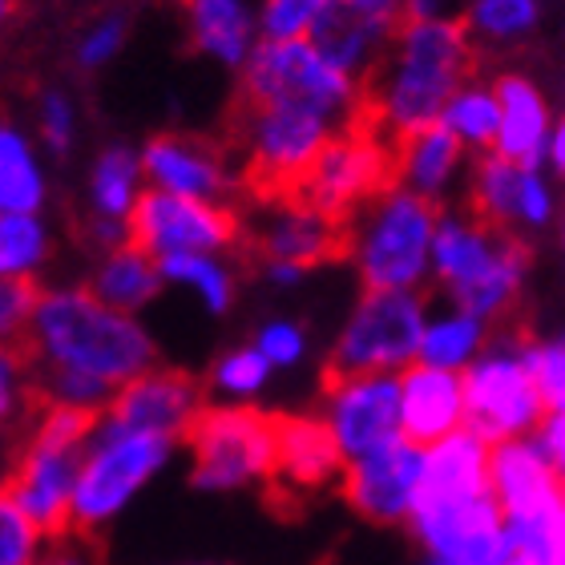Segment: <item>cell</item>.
I'll list each match as a JSON object with an SVG mask.
<instances>
[{
	"label": "cell",
	"mask_w": 565,
	"mask_h": 565,
	"mask_svg": "<svg viewBox=\"0 0 565 565\" xmlns=\"http://www.w3.org/2000/svg\"><path fill=\"white\" fill-rule=\"evenodd\" d=\"M263 218L243 247L263 267H295V271H316L323 263L348 259V223H335L328 214H316L295 202L263 206Z\"/></svg>",
	"instance_id": "16"
},
{
	"label": "cell",
	"mask_w": 565,
	"mask_h": 565,
	"mask_svg": "<svg viewBox=\"0 0 565 565\" xmlns=\"http://www.w3.org/2000/svg\"><path fill=\"white\" fill-rule=\"evenodd\" d=\"M533 250L530 238L509 235L484 223L469 206H445L436 226L433 282L448 303L469 307L472 316L505 328L530 287Z\"/></svg>",
	"instance_id": "3"
},
{
	"label": "cell",
	"mask_w": 565,
	"mask_h": 565,
	"mask_svg": "<svg viewBox=\"0 0 565 565\" xmlns=\"http://www.w3.org/2000/svg\"><path fill=\"white\" fill-rule=\"evenodd\" d=\"M428 311V291H360L352 316L331 343L323 380L404 376L413 364H420Z\"/></svg>",
	"instance_id": "8"
},
{
	"label": "cell",
	"mask_w": 565,
	"mask_h": 565,
	"mask_svg": "<svg viewBox=\"0 0 565 565\" xmlns=\"http://www.w3.org/2000/svg\"><path fill=\"white\" fill-rule=\"evenodd\" d=\"M360 17H367V21L384 24V29H401L404 21H408V4L413 0H348Z\"/></svg>",
	"instance_id": "43"
},
{
	"label": "cell",
	"mask_w": 565,
	"mask_h": 565,
	"mask_svg": "<svg viewBox=\"0 0 565 565\" xmlns=\"http://www.w3.org/2000/svg\"><path fill=\"white\" fill-rule=\"evenodd\" d=\"M392 36L396 29H384V24L367 21L348 4V0H328V9L319 17L316 33H311V45L323 53V57L343 70L355 82H367L372 73L380 70L384 53L392 49Z\"/></svg>",
	"instance_id": "24"
},
{
	"label": "cell",
	"mask_w": 565,
	"mask_h": 565,
	"mask_svg": "<svg viewBox=\"0 0 565 565\" xmlns=\"http://www.w3.org/2000/svg\"><path fill=\"white\" fill-rule=\"evenodd\" d=\"M190 445V481L202 493H238L250 484L275 481L279 460V416L250 404L202 408Z\"/></svg>",
	"instance_id": "9"
},
{
	"label": "cell",
	"mask_w": 565,
	"mask_h": 565,
	"mask_svg": "<svg viewBox=\"0 0 565 565\" xmlns=\"http://www.w3.org/2000/svg\"><path fill=\"white\" fill-rule=\"evenodd\" d=\"M21 360L24 367H70L126 388L153 367V343L126 311L102 303L94 291H61L41 295Z\"/></svg>",
	"instance_id": "2"
},
{
	"label": "cell",
	"mask_w": 565,
	"mask_h": 565,
	"mask_svg": "<svg viewBox=\"0 0 565 565\" xmlns=\"http://www.w3.org/2000/svg\"><path fill=\"white\" fill-rule=\"evenodd\" d=\"M452 138L472 153H493L497 150V134H501V97H497V85L489 77H472L452 94V102L445 106V118H440Z\"/></svg>",
	"instance_id": "28"
},
{
	"label": "cell",
	"mask_w": 565,
	"mask_h": 565,
	"mask_svg": "<svg viewBox=\"0 0 565 565\" xmlns=\"http://www.w3.org/2000/svg\"><path fill=\"white\" fill-rule=\"evenodd\" d=\"M235 97L250 106L311 109L340 130L364 121V82L335 70L311 41H259Z\"/></svg>",
	"instance_id": "6"
},
{
	"label": "cell",
	"mask_w": 565,
	"mask_h": 565,
	"mask_svg": "<svg viewBox=\"0 0 565 565\" xmlns=\"http://www.w3.org/2000/svg\"><path fill=\"white\" fill-rule=\"evenodd\" d=\"M271 372L275 367L267 364V355L250 343V348H238V352L223 355V360L214 364L211 384H214V392H223L231 401H247V396L263 392V384L271 380Z\"/></svg>",
	"instance_id": "36"
},
{
	"label": "cell",
	"mask_w": 565,
	"mask_h": 565,
	"mask_svg": "<svg viewBox=\"0 0 565 565\" xmlns=\"http://www.w3.org/2000/svg\"><path fill=\"white\" fill-rule=\"evenodd\" d=\"M118 45H121V21H106L102 29H94V36L82 45V61L85 65H102Z\"/></svg>",
	"instance_id": "44"
},
{
	"label": "cell",
	"mask_w": 565,
	"mask_h": 565,
	"mask_svg": "<svg viewBox=\"0 0 565 565\" xmlns=\"http://www.w3.org/2000/svg\"><path fill=\"white\" fill-rule=\"evenodd\" d=\"M29 404V367L21 355L0 352V424L12 420Z\"/></svg>",
	"instance_id": "40"
},
{
	"label": "cell",
	"mask_w": 565,
	"mask_h": 565,
	"mask_svg": "<svg viewBox=\"0 0 565 565\" xmlns=\"http://www.w3.org/2000/svg\"><path fill=\"white\" fill-rule=\"evenodd\" d=\"M247 238L243 214L226 202H202L150 190L134 202L126 223V247L150 255L153 263L170 255H218Z\"/></svg>",
	"instance_id": "12"
},
{
	"label": "cell",
	"mask_w": 565,
	"mask_h": 565,
	"mask_svg": "<svg viewBox=\"0 0 565 565\" xmlns=\"http://www.w3.org/2000/svg\"><path fill=\"white\" fill-rule=\"evenodd\" d=\"M493 85L501 97V134H497L493 153L521 166H545V146H550L557 118L542 85L530 73H501L493 77Z\"/></svg>",
	"instance_id": "22"
},
{
	"label": "cell",
	"mask_w": 565,
	"mask_h": 565,
	"mask_svg": "<svg viewBox=\"0 0 565 565\" xmlns=\"http://www.w3.org/2000/svg\"><path fill=\"white\" fill-rule=\"evenodd\" d=\"M392 182H396V150H392V141L360 121V126H348V130H340L323 146V153L299 178V186L291 190V199L282 202L328 214L335 223H352L355 214L364 211L380 190H388Z\"/></svg>",
	"instance_id": "11"
},
{
	"label": "cell",
	"mask_w": 565,
	"mask_h": 565,
	"mask_svg": "<svg viewBox=\"0 0 565 565\" xmlns=\"http://www.w3.org/2000/svg\"><path fill=\"white\" fill-rule=\"evenodd\" d=\"M202 408H206V401H202L199 380L186 376V372H170V367H150L138 380H130L126 388H118L106 420L126 428V433L186 440Z\"/></svg>",
	"instance_id": "17"
},
{
	"label": "cell",
	"mask_w": 565,
	"mask_h": 565,
	"mask_svg": "<svg viewBox=\"0 0 565 565\" xmlns=\"http://www.w3.org/2000/svg\"><path fill=\"white\" fill-rule=\"evenodd\" d=\"M460 21L481 53L518 49L542 29V0H465Z\"/></svg>",
	"instance_id": "27"
},
{
	"label": "cell",
	"mask_w": 565,
	"mask_h": 565,
	"mask_svg": "<svg viewBox=\"0 0 565 565\" xmlns=\"http://www.w3.org/2000/svg\"><path fill=\"white\" fill-rule=\"evenodd\" d=\"M460 12H465L460 0H413L408 21H448V17H460Z\"/></svg>",
	"instance_id": "46"
},
{
	"label": "cell",
	"mask_w": 565,
	"mask_h": 565,
	"mask_svg": "<svg viewBox=\"0 0 565 565\" xmlns=\"http://www.w3.org/2000/svg\"><path fill=\"white\" fill-rule=\"evenodd\" d=\"M562 17H565V12H562Z\"/></svg>",
	"instance_id": "51"
},
{
	"label": "cell",
	"mask_w": 565,
	"mask_h": 565,
	"mask_svg": "<svg viewBox=\"0 0 565 565\" xmlns=\"http://www.w3.org/2000/svg\"><path fill=\"white\" fill-rule=\"evenodd\" d=\"M530 360H533V376L542 384V396L550 404V413L565 408V328L550 331V335H533L530 343Z\"/></svg>",
	"instance_id": "38"
},
{
	"label": "cell",
	"mask_w": 565,
	"mask_h": 565,
	"mask_svg": "<svg viewBox=\"0 0 565 565\" xmlns=\"http://www.w3.org/2000/svg\"><path fill=\"white\" fill-rule=\"evenodd\" d=\"M440 206L392 182L348 223V263L364 291H428Z\"/></svg>",
	"instance_id": "5"
},
{
	"label": "cell",
	"mask_w": 565,
	"mask_h": 565,
	"mask_svg": "<svg viewBox=\"0 0 565 565\" xmlns=\"http://www.w3.org/2000/svg\"><path fill=\"white\" fill-rule=\"evenodd\" d=\"M12 4H17V0H0V24H4L12 17Z\"/></svg>",
	"instance_id": "48"
},
{
	"label": "cell",
	"mask_w": 565,
	"mask_h": 565,
	"mask_svg": "<svg viewBox=\"0 0 565 565\" xmlns=\"http://www.w3.org/2000/svg\"><path fill=\"white\" fill-rule=\"evenodd\" d=\"M41 202V174H36L29 146L12 130H0V214H29Z\"/></svg>",
	"instance_id": "30"
},
{
	"label": "cell",
	"mask_w": 565,
	"mask_h": 565,
	"mask_svg": "<svg viewBox=\"0 0 565 565\" xmlns=\"http://www.w3.org/2000/svg\"><path fill=\"white\" fill-rule=\"evenodd\" d=\"M477 61L481 49L472 45L460 17L404 21L380 70L364 82V126L388 141L440 126L452 94L477 77Z\"/></svg>",
	"instance_id": "1"
},
{
	"label": "cell",
	"mask_w": 565,
	"mask_h": 565,
	"mask_svg": "<svg viewBox=\"0 0 565 565\" xmlns=\"http://www.w3.org/2000/svg\"><path fill=\"white\" fill-rule=\"evenodd\" d=\"M343 501L372 525H408L424 489V448L401 436L343 469Z\"/></svg>",
	"instance_id": "15"
},
{
	"label": "cell",
	"mask_w": 565,
	"mask_h": 565,
	"mask_svg": "<svg viewBox=\"0 0 565 565\" xmlns=\"http://www.w3.org/2000/svg\"><path fill=\"white\" fill-rule=\"evenodd\" d=\"M36 303H41V287L29 275L0 279V352H12V355L24 352Z\"/></svg>",
	"instance_id": "32"
},
{
	"label": "cell",
	"mask_w": 565,
	"mask_h": 565,
	"mask_svg": "<svg viewBox=\"0 0 565 565\" xmlns=\"http://www.w3.org/2000/svg\"><path fill=\"white\" fill-rule=\"evenodd\" d=\"M537 440H542L545 457H550V465H554V472H557V481H562V489H565V408H557V413L545 416Z\"/></svg>",
	"instance_id": "42"
},
{
	"label": "cell",
	"mask_w": 565,
	"mask_h": 565,
	"mask_svg": "<svg viewBox=\"0 0 565 565\" xmlns=\"http://www.w3.org/2000/svg\"><path fill=\"white\" fill-rule=\"evenodd\" d=\"M497 328L489 319L472 316L469 307L457 303H440L428 311V323H424V340H420V364L428 367H445V372H469L493 343Z\"/></svg>",
	"instance_id": "26"
},
{
	"label": "cell",
	"mask_w": 565,
	"mask_h": 565,
	"mask_svg": "<svg viewBox=\"0 0 565 565\" xmlns=\"http://www.w3.org/2000/svg\"><path fill=\"white\" fill-rule=\"evenodd\" d=\"M85 448L89 445H61V440L29 433V445L4 484L12 501L24 509V518L45 537L73 533V493H77Z\"/></svg>",
	"instance_id": "14"
},
{
	"label": "cell",
	"mask_w": 565,
	"mask_h": 565,
	"mask_svg": "<svg viewBox=\"0 0 565 565\" xmlns=\"http://www.w3.org/2000/svg\"><path fill=\"white\" fill-rule=\"evenodd\" d=\"M158 267H162L166 279L190 282L211 311H226V307L235 303V275L226 271L214 255H170Z\"/></svg>",
	"instance_id": "31"
},
{
	"label": "cell",
	"mask_w": 565,
	"mask_h": 565,
	"mask_svg": "<svg viewBox=\"0 0 565 565\" xmlns=\"http://www.w3.org/2000/svg\"><path fill=\"white\" fill-rule=\"evenodd\" d=\"M158 275H162V267H158L150 255H141V250H134V247H121L118 255L106 259V267L97 271L89 291H94L102 303L118 307V311H130V307L146 303V299L158 291Z\"/></svg>",
	"instance_id": "29"
},
{
	"label": "cell",
	"mask_w": 565,
	"mask_h": 565,
	"mask_svg": "<svg viewBox=\"0 0 565 565\" xmlns=\"http://www.w3.org/2000/svg\"><path fill=\"white\" fill-rule=\"evenodd\" d=\"M45 255V231L33 214H0V279L24 275Z\"/></svg>",
	"instance_id": "35"
},
{
	"label": "cell",
	"mask_w": 565,
	"mask_h": 565,
	"mask_svg": "<svg viewBox=\"0 0 565 565\" xmlns=\"http://www.w3.org/2000/svg\"><path fill=\"white\" fill-rule=\"evenodd\" d=\"M328 0H259V41H311Z\"/></svg>",
	"instance_id": "33"
},
{
	"label": "cell",
	"mask_w": 565,
	"mask_h": 565,
	"mask_svg": "<svg viewBox=\"0 0 565 565\" xmlns=\"http://www.w3.org/2000/svg\"><path fill=\"white\" fill-rule=\"evenodd\" d=\"M489 484H493V497L505 518L537 513V509L565 501V489L537 436L493 445V452H489Z\"/></svg>",
	"instance_id": "20"
},
{
	"label": "cell",
	"mask_w": 565,
	"mask_h": 565,
	"mask_svg": "<svg viewBox=\"0 0 565 565\" xmlns=\"http://www.w3.org/2000/svg\"><path fill=\"white\" fill-rule=\"evenodd\" d=\"M49 537L24 518V509L0 489V565H36L45 554Z\"/></svg>",
	"instance_id": "34"
},
{
	"label": "cell",
	"mask_w": 565,
	"mask_h": 565,
	"mask_svg": "<svg viewBox=\"0 0 565 565\" xmlns=\"http://www.w3.org/2000/svg\"><path fill=\"white\" fill-rule=\"evenodd\" d=\"M396 150V186L413 190L424 202L445 211L460 182H469L472 153L445 126H428L420 134L392 141Z\"/></svg>",
	"instance_id": "21"
},
{
	"label": "cell",
	"mask_w": 565,
	"mask_h": 565,
	"mask_svg": "<svg viewBox=\"0 0 565 565\" xmlns=\"http://www.w3.org/2000/svg\"><path fill=\"white\" fill-rule=\"evenodd\" d=\"M178 440L153 433H126L106 416L97 420L94 440L85 448L77 493H73V533L106 530L121 509L166 469V460L174 452Z\"/></svg>",
	"instance_id": "10"
},
{
	"label": "cell",
	"mask_w": 565,
	"mask_h": 565,
	"mask_svg": "<svg viewBox=\"0 0 565 565\" xmlns=\"http://www.w3.org/2000/svg\"><path fill=\"white\" fill-rule=\"evenodd\" d=\"M562 255H565V218H562Z\"/></svg>",
	"instance_id": "49"
},
{
	"label": "cell",
	"mask_w": 565,
	"mask_h": 565,
	"mask_svg": "<svg viewBox=\"0 0 565 565\" xmlns=\"http://www.w3.org/2000/svg\"><path fill=\"white\" fill-rule=\"evenodd\" d=\"M134 174H138V162H134L130 150H109L102 158L94 174V199L106 218L126 214V206L134 202Z\"/></svg>",
	"instance_id": "37"
},
{
	"label": "cell",
	"mask_w": 565,
	"mask_h": 565,
	"mask_svg": "<svg viewBox=\"0 0 565 565\" xmlns=\"http://www.w3.org/2000/svg\"><path fill=\"white\" fill-rule=\"evenodd\" d=\"M404 396V436L420 448H433L448 436L465 433L469 404H465V376L445 367L413 364L401 376Z\"/></svg>",
	"instance_id": "19"
},
{
	"label": "cell",
	"mask_w": 565,
	"mask_h": 565,
	"mask_svg": "<svg viewBox=\"0 0 565 565\" xmlns=\"http://www.w3.org/2000/svg\"><path fill=\"white\" fill-rule=\"evenodd\" d=\"M545 170L565 182V114L554 121V134H550V146H545Z\"/></svg>",
	"instance_id": "47"
},
{
	"label": "cell",
	"mask_w": 565,
	"mask_h": 565,
	"mask_svg": "<svg viewBox=\"0 0 565 565\" xmlns=\"http://www.w3.org/2000/svg\"><path fill=\"white\" fill-rule=\"evenodd\" d=\"M36 565H102L97 554L82 542V533H65V537H49L45 554Z\"/></svg>",
	"instance_id": "41"
},
{
	"label": "cell",
	"mask_w": 565,
	"mask_h": 565,
	"mask_svg": "<svg viewBox=\"0 0 565 565\" xmlns=\"http://www.w3.org/2000/svg\"><path fill=\"white\" fill-rule=\"evenodd\" d=\"M255 348L267 355L271 367H295L307 355V335L291 319H275V323H263Z\"/></svg>",
	"instance_id": "39"
},
{
	"label": "cell",
	"mask_w": 565,
	"mask_h": 565,
	"mask_svg": "<svg viewBox=\"0 0 565 565\" xmlns=\"http://www.w3.org/2000/svg\"><path fill=\"white\" fill-rule=\"evenodd\" d=\"M335 134V121L299 106H250L235 97L226 114V150L238 158V186L259 206L291 199Z\"/></svg>",
	"instance_id": "4"
},
{
	"label": "cell",
	"mask_w": 565,
	"mask_h": 565,
	"mask_svg": "<svg viewBox=\"0 0 565 565\" xmlns=\"http://www.w3.org/2000/svg\"><path fill=\"white\" fill-rule=\"evenodd\" d=\"M190 17V36L202 53L243 70L259 45V12L247 0H182Z\"/></svg>",
	"instance_id": "25"
},
{
	"label": "cell",
	"mask_w": 565,
	"mask_h": 565,
	"mask_svg": "<svg viewBox=\"0 0 565 565\" xmlns=\"http://www.w3.org/2000/svg\"><path fill=\"white\" fill-rule=\"evenodd\" d=\"M199 565H214V562H199Z\"/></svg>",
	"instance_id": "50"
},
{
	"label": "cell",
	"mask_w": 565,
	"mask_h": 565,
	"mask_svg": "<svg viewBox=\"0 0 565 565\" xmlns=\"http://www.w3.org/2000/svg\"><path fill=\"white\" fill-rule=\"evenodd\" d=\"M343 469H348V460H343L335 436L328 433L323 416H279L275 481L311 493L331 481H343Z\"/></svg>",
	"instance_id": "23"
},
{
	"label": "cell",
	"mask_w": 565,
	"mask_h": 565,
	"mask_svg": "<svg viewBox=\"0 0 565 565\" xmlns=\"http://www.w3.org/2000/svg\"><path fill=\"white\" fill-rule=\"evenodd\" d=\"M323 424L335 436L343 460L367 457L404 436L401 376H340L323 380Z\"/></svg>",
	"instance_id": "13"
},
{
	"label": "cell",
	"mask_w": 565,
	"mask_h": 565,
	"mask_svg": "<svg viewBox=\"0 0 565 565\" xmlns=\"http://www.w3.org/2000/svg\"><path fill=\"white\" fill-rule=\"evenodd\" d=\"M530 331L497 328L489 352L465 372V404H469V433H477L484 445H505L521 436L542 433L550 404L542 396V384L533 376L530 360Z\"/></svg>",
	"instance_id": "7"
},
{
	"label": "cell",
	"mask_w": 565,
	"mask_h": 565,
	"mask_svg": "<svg viewBox=\"0 0 565 565\" xmlns=\"http://www.w3.org/2000/svg\"><path fill=\"white\" fill-rule=\"evenodd\" d=\"M45 138L53 150H61V146L70 141V106H65V97L61 94L45 97Z\"/></svg>",
	"instance_id": "45"
},
{
	"label": "cell",
	"mask_w": 565,
	"mask_h": 565,
	"mask_svg": "<svg viewBox=\"0 0 565 565\" xmlns=\"http://www.w3.org/2000/svg\"><path fill=\"white\" fill-rule=\"evenodd\" d=\"M146 174L166 194H182V199L223 202L238 186V166H231V150L218 141L186 138V134H162L146 146Z\"/></svg>",
	"instance_id": "18"
}]
</instances>
